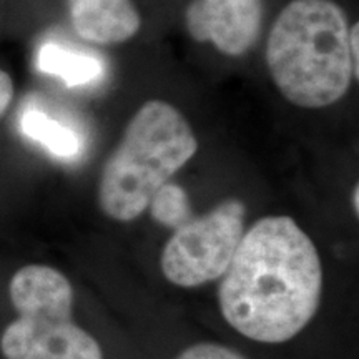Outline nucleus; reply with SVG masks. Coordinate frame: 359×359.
Returning a JSON list of instances; mask_svg holds the SVG:
<instances>
[{"mask_svg": "<svg viewBox=\"0 0 359 359\" xmlns=\"http://www.w3.org/2000/svg\"><path fill=\"white\" fill-rule=\"evenodd\" d=\"M70 19L80 37L100 45L127 42L142 25L132 0H70Z\"/></svg>", "mask_w": 359, "mask_h": 359, "instance_id": "7", "label": "nucleus"}, {"mask_svg": "<svg viewBox=\"0 0 359 359\" xmlns=\"http://www.w3.org/2000/svg\"><path fill=\"white\" fill-rule=\"evenodd\" d=\"M198 150V140L172 103L150 100L138 109L122 140L103 165L98 205L116 222H132L145 212L158 188Z\"/></svg>", "mask_w": 359, "mask_h": 359, "instance_id": "3", "label": "nucleus"}, {"mask_svg": "<svg viewBox=\"0 0 359 359\" xmlns=\"http://www.w3.org/2000/svg\"><path fill=\"white\" fill-rule=\"evenodd\" d=\"M175 359H246L231 348L217 343H198L183 349Z\"/></svg>", "mask_w": 359, "mask_h": 359, "instance_id": "11", "label": "nucleus"}, {"mask_svg": "<svg viewBox=\"0 0 359 359\" xmlns=\"http://www.w3.org/2000/svg\"><path fill=\"white\" fill-rule=\"evenodd\" d=\"M148 206H150L151 218L156 223L173 228V230H177L193 218L187 191L182 187L173 185V183H167V185L158 188Z\"/></svg>", "mask_w": 359, "mask_h": 359, "instance_id": "10", "label": "nucleus"}, {"mask_svg": "<svg viewBox=\"0 0 359 359\" xmlns=\"http://www.w3.org/2000/svg\"><path fill=\"white\" fill-rule=\"evenodd\" d=\"M266 64L281 95L293 105H333L354 79L346 13L333 0L290 2L269 32Z\"/></svg>", "mask_w": 359, "mask_h": 359, "instance_id": "2", "label": "nucleus"}, {"mask_svg": "<svg viewBox=\"0 0 359 359\" xmlns=\"http://www.w3.org/2000/svg\"><path fill=\"white\" fill-rule=\"evenodd\" d=\"M13 98V82L6 70L0 69V118L11 107Z\"/></svg>", "mask_w": 359, "mask_h": 359, "instance_id": "12", "label": "nucleus"}, {"mask_svg": "<svg viewBox=\"0 0 359 359\" xmlns=\"http://www.w3.org/2000/svg\"><path fill=\"white\" fill-rule=\"evenodd\" d=\"M245 215L243 201L228 198L177 228L161 253L163 276L180 288L219 280L245 235Z\"/></svg>", "mask_w": 359, "mask_h": 359, "instance_id": "5", "label": "nucleus"}, {"mask_svg": "<svg viewBox=\"0 0 359 359\" xmlns=\"http://www.w3.org/2000/svg\"><path fill=\"white\" fill-rule=\"evenodd\" d=\"M323 264L313 240L290 217H264L245 231L218 303L224 321L264 344L293 339L320 308Z\"/></svg>", "mask_w": 359, "mask_h": 359, "instance_id": "1", "label": "nucleus"}, {"mask_svg": "<svg viewBox=\"0 0 359 359\" xmlns=\"http://www.w3.org/2000/svg\"><path fill=\"white\" fill-rule=\"evenodd\" d=\"M17 318L4 330L6 359H103L98 341L72 318L74 288L45 264H27L8 285Z\"/></svg>", "mask_w": 359, "mask_h": 359, "instance_id": "4", "label": "nucleus"}, {"mask_svg": "<svg viewBox=\"0 0 359 359\" xmlns=\"http://www.w3.org/2000/svg\"><path fill=\"white\" fill-rule=\"evenodd\" d=\"M39 69L62 79L67 87L95 82L103 74V64L97 57L72 52L62 45L48 42L39 52Z\"/></svg>", "mask_w": 359, "mask_h": 359, "instance_id": "8", "label": "nucleus"}, {"mask_svg": "<svg viewBox=\"0 0 359 359\" xmlns=\"http://www.w3.org/2000/svg\"><path fill=\"white\" fill-rule=\"evenodd\" d=\"M351 201H353L354 213L358 215V212H359V187H358V185L354 187V190H353V198H351Z\"/></svg>", "mask_w": 359, "mask_h": 359, "instance_id": "14", "label": "nucleus"}, {"mask_svg": "<svg viewBox=\"0 0 359 359\" xmlns=\"http://www.w3.org/2000/svg\"><path fill=\"white\" fill-rule=\"evenodd\" d=\"M263 0H193L187 29L196 42H212L228 57H241L257 43Z\"/></svg>", "mask_w": 359, "mask_h": 359, "instance_id": "6", "label": "nucleus"}, {"mask_svg": "<svg viewBox=\"0 0 359 359\" xmlns=\"http://www.w3.org/2000/svg\"><path fill=\"white\" fill-rule=\"evenodd\" d=\"M358 43H359V24L356 22L353 27H349V52H351V60H353V77H359V52H358Z\"/></svg>", "mask_w": 359, "mask_h": 359, "instance_id": "13", "label": "nucleus"}, {"mask_svg": "<svg viewBox=\"0 0 359 359\" xmlns=\"http://www.w3.org/2000/svg\"><path fill=\"white\" fill-rule=\"evenodd\" d=\"M20 127L27 137L42 143L52 155L60 156V158H74L79 155V135L43 111L37 109L25 110L22 115Z\"/></svg>", "mask_w": 359, "mask_h": 359, "instance_id": "9", "label": "nucleus"}]
</instances>
